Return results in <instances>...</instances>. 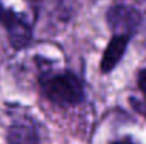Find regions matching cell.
Instances as JSON below:
<instances>
[{
    "instance_id": "1",
    "label": "cell",
    "mask_w": 146,
    "mask_h": 144,
    "mask_svg": "<svg viewBox=\"0 0 146 144\" xmlns=\"http://www.w3.org/2000/svg\"><path fill=\"white\" fill-rule=\"evenodd\" d=\"M38 84L47 99L60 106H75L85 97L82 81L70 71L44 74L40 76Z\"/></svg>"
},
{
    "instance_id": "2",
    "label": "cell",
    "mask_w": 146,
    "mask_h": 144,
    "mask_svg": "<svg viewBox=\"0 0 146 144\" xmlns=\"http://www.w3.org/2000/svg\"><path fill=\"white\" fill-rule=\"evenodd\" d=\"M106 24L113 36H132L142 24V14L132 6L113 4L106 11Z\"/></svg>"
},
{
    "instance_id": "3",
    "label": "cell",
    "mask_w": 146,
    "mask_h": 144,
    "mask_svg": "<svg viewBox=\"0 0 146 144\" xmlns=\"http://www.w3.org/2000/svg\"><path fill=\"white\" fill-rule=\"evenodd\" d=\"M0 21L7 31L10 45L14 49H23L31 43L33 28L23 14L16 13L13 9H7L4 10V14L1 16Z\"/></svg>"
},
{
    "instance_id": "4",
    "label": "cell",
    "mask_w": 146,
    "mask_h": 144,
    "mask_svg": "<svg viewBox=\"0 0 146 144\" xmlns=\"http://www.w3.org/2000/svg\"><path fill=\"white\" fill-rule=\"evenodd\" d=\"M129 41H131V37L128 36H112L101 58V65H99L101 72L109 74L111 71L116 68V65L121 62V59L123 58L126 52Z\"/></svg>"
},
{
    "instance_id": "5",
    "label": "cell",
    "mask_w": 146,
    "mask_h": 144,
    "mask_svg": "<svg viewBox=\"0 0 146 144\" xmlns=\"http://www.w3.org/2000/svg\"><path fill=\"white\" fill-rule=\"evenodd\" d=\"M6 140L7 144H40V136L33 123L16 122L9 127Z\"/></svg>"
},
{
    "instance_id": "6",
    "label": "cell",
    "mask_w": 146,
    "mask_h": 144,
    "mask_svg": "<svg viewBox=\"0 0 146 144\" xmlns=\"http://www.w3.org/2000/svg\"><path fill=\"white\" fill-rule=\"evenodd\" d=\"M138 86H139L141 92L146 96V68L141 69L138 74Z\"/></svg>"
},
{
    "instance_id": "7",
    "label": "cell",
    "mask_w": 146,
    "mask_h": 144,
    "mask_svg": "<svg viewBox=\"0 0 146 144\" xmlns=\"http://www.w3.org/2000/svg\"><path fill=\"white\" fill-rule=\"evenodd\" d=\"M111 144H135L132 141V139H129V137H125V139H122V140H116V141H112Z\"/></svg>"
},
{
    "instance_id": "8",
    "label": "cell",
    "mask_w": 146,
    "mask_h": 144,
    "mask_svg": "<svg viewBox=\"0 0 146 144\" xmlns=\"http://www.w3.org/2000/svg\"><path fill=\"white\" fill-rule=\"evenodd\" d=\"M3 14H4V9H3V4H1V0H0V18H1Z\"/></svg>"
}]
</instances>
